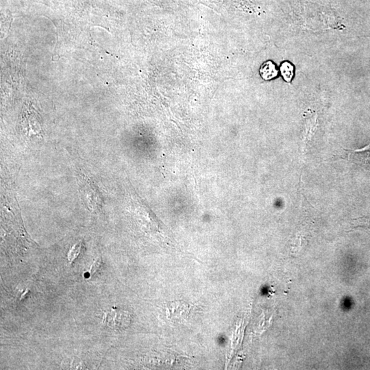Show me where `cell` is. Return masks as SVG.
<instances>
[{"label":"cell","instance_id":"cell-1","mask_svg":"<svg viewBox=\"0 0 370 370\" xmlns=\"http://www.w3.org/2000/svg\"><path fill=\"white\" fill-rule=\"evenodd\" d=\"M192 310V306L185 301H173L167 303L166 314L172 322H183L189 319Z\"/></svg>","mask_w":370,"mask_h":370},{"label":"cell","instance_id":"cell-2","mask_svg":"<svg viewBox=\"0 0 370 370\" xmlns=\"http://www.w3.org/2000/svg\"><path fill=\"white\" fill-rule=\"evenodd\" d=\"M106 319L108 322L111 323L114 321L111 326L117 328H125L128 327L131 323V315L128 312L122 311L120 310L112 309V311L108 313Z\"/></svg>","mask_w":370,"mask_h":370},{"label":"cell","instance_id":"cell-3","mask_svg":"<svg viewBox=\"0 0 370 370\" xmlns=\"http://www.w3.org/2000/svg\"><path fill=\"white\" fill-rule=\"evenodd\" d=\"M347 159L370 167V144L359 150H345Z\"/></svg>","mask_w":370,"mask_h":370},{"label":"cell","instance_id":"cell-4","mask_svg":"<svg viewBox=\"0 0 370 370\" xmlns=\"http://www.w3.org/2000/svg\"><path fill=\"white\" fill-rule=\"evenodd\" d=\"M260 73L262 78L265 80H271L276 77L278 74V71L276 70L275 66L271 61L265 63L260 70Z\"/></svg>","mask_w":370,"mask_h":370},{"label":"cell","instance_id":"cell-5","mask_svg":"<svg viewBox=\"0 0 370 370\" xmlns=\"http://www.w3.org/2000/svg\"><path fill=\"white\" fill-rule=\"evenodd\" d=\"M315 120L310 121L304 129V139H303V153H304V152L306 151V146H307L308 143L311 140L312 136H313L314 131L315 130Z\"/></svg>","mask_w":370,"mask_h":370},{"label":"cell","instance_id":"cell-6","mask_svg":"<svg viewBox=\"0 0 370 370\" xmlns=\"http://www.w3.org/2000/svg\"><path fill=\"white\" fill-rule=\"evenodd\" d=\"M352 226L354 229H360L370 232V215L362 216L353 220Z\"/></svg>","mask_w":370,"mask_h":370},{"label":"cell","instance_id":"cell-7","mask_svg":"<svg viewBox=\"0 0 370 370\" xmlns=\"http://www.w3.org/2000/svg\"><path fill=\"white\" fill-rule=\"evenodd\" d=\"M83 243L82 242V241H79V242L76 243V244L71 248V250L69 251L68 255V261H70L71 264L73 263L76 258L79 257L82 251H83Z\"/></svg>","mask_w":370,"mask_h":370},{"label":"cell","instance_id":"cell-8","mask_svg":"<svg viewBox=\"0 0 370 370\" xmlns=\"http://www.w3.org/2000/svg\"><path fill=\"white\" fill-rule=\"evenodd\" d=\"M280 72L284 79L287 82H291L293 76V67L289 63L285 62L280 67Z\"/></svg>","mask_w":370,"mask_h":370},{"label":"cell","instance_id":"cell-9","mask_svg":"<svg viewBox=\"0 0 370 370\" xmlns=\"http://www.w3.org/2000/svg\"><path fill=\"white\" fill-rule=\"evenodd\" d=\"M102 268V258H98L96 261L93 264L92 267H91L90 271H89V277L94 276L96 273L98 272Z\"/></svg>","mask_w":370,"mask_h":370}]
</instances>
